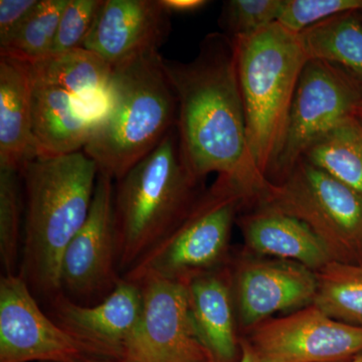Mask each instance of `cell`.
<instances>
[{"label": "cell", "mask_w": 362, "mask_h": 362, "mask_svg": "<svg viewBox=\"0 0 362 362\" xmlns=\"http://www.w3.org/2000/svg\"><path fill=\"white\" fill-rule=\"evenodd\" d=\"M177 99L178 141L187 168L199 180L211 173L238 183L255 202L267 181L250 156L235 42L211 33L188 63L164 59Z\"/></svg>", "instance_id": "cell-1"}, {"label": "cell", "mask_w": 362, "mask_h": 362, "mask_svg": "<svg viewBox=\"0 0 362 362\" xmlns=\"http://www.w3.org/2000/svg\"><path fill=\"white\" fill-rule=\"evenodd\" d=\"M20 175L25 213L18 275L37 299L47 303L61 293L62 259L89 216L99 169L78 151L35 157Z\"/></svg>", "instance_id": "cell-2"}, {"label": "cell", "mask_w": 362, "mask_h": 362, "mask_svg": "<svg viewBox=\"0 0 362 362\" xmlns=\"http://www.w3.org/2000/svg\"><path fill=\"white\" fill-rule=\"evenodd\" d=\"M177 99L159 52L113 66L106 106L84 148L100 175L121 180L176 127Z\"/></svg>", "instance_id": "cell-3"}, {"label": "cell", "mask_w": 362, "mask_h": 362, "mask_svg": "<svg viewBox=\"0 0 362 362\" xmlns=\"http://www.w3.org/2000/svg\"><path fill=\"white\" fill-rule=\"evenodd\" d=\"M187 168L173 128L114 185L113 221L121 275L185 220L204 189Z\"/></svg>", "instance_id": "cell-4"}, {"label": "cell", "mask_w": 362, "mask_h": 362, "mask_svg": "<svg viewBox=\"0 0 362 362\" xmlns=\"http://www.w3.org/2000/svg\"><path fill=\"white\" fill-rule=\"evenodd\" d=\"M233 40L250 156L268 180L282 147L293 98L309 57L300 35L278 23L251 37Z\"/></svg>", "instance_id": "cell-5"}, {"label": "cell", "mask_w": 362, "mask_h": 362, "mask_svg": "<svg viewBox=\"0 0 362 362\" xmlns=\"http://www.w3.org/2000/svg\"><path fill=\"white\" fill-rule=\"evenodd\" d=\"M249 202L251 197L235 181L218 176L185 220L122 278L135 283L146 277L188 283L226 266L233 223Z\"/></svg>", "instance_id": "cell-6"}, {"label": "cell", "mask_w": 362, "mask_h": 362, "mask_svg": "<svg viewBox=\"0 0 362 362\" xmlns=\"http://www.w3.org/2000/svg\"><path fill=\"white\" fill-rule=\"evenodd\" d=\"M255 202L302 221L333 261L362 265V195L306 159L278 182L267 181Z\"/></svg>", "instance_id": "cell-7"}, {"label": "cell", "mask_w": 362, "mask_h": 362, "mask_svg": "<svg viewBox=\"0 0 362 362\" xmlns=\"http://www.w3.org/2000/svg\"><path fill=\"white\" fill-rule=\"evenodd\" d=\"M362 88L337 66L309 59L288 117L282 147L268 175L278 182L301 160L307 150L338 125L357 116Z\"/></svg>", "instance_id": "cell-8"}, {"label": "cell", "mask_w": 362, "mask_h": 362, "mask_svg": "<svg viewBox=\"0 0 362 362\" xmlns=\"http://www.w3.org/2000/svg\"><path fill=\"white\" fill-rule=\"evenodd\" d=\"M137 283L141 288V312L124 350V359L129 362L213 359L195 327L187 283L160 277H146Z\"/></svg>", "instance_id": "cell-9"}, {"label": "cell", "mask_w": 362, "mask_h": 362, "mask_svg": "<svg viewBox=\"0 0 362 362\" xmlns=\"http://www.w3.org/2000/svg\"><path fill=\"white\" fill-rule=\"evenodd\" d=\"M114 180L98 175L87 221L62 259V294L81 305H94L115 290L119 271L113 221Z\"/></svg>", "instance_id": "cell-10"}, {"label": "cell", "mask_w": 362, "mask_h": 362, "mask_svg": "<svg viewBox=\"0 0 362 362\" xmlns=\"http://www.w3.org/2000/svg\"><path fill=\"white\" fill-rule=\"evenodd\" d=\"M244 339L261 362H345L362 354V328L334 320L314 304L257 324Z\"/></svg>", "instance_id": "cell-11"}, {"label": "cell", "mask_w": 362, "mask_h": 362, "mask_svg": "<svg viewBox=\"0 0 362 362\" xmlns=\"http://www.w3.org/2000/svg\"><path fill=\"white\" fill-rule=\"evenodd\" d=\"M87 356L92 350L42 311L21 275L1 276L0 362H77Z\"/></svg>", "instance_id": "cell-12"}, {"label": "cell", "mask_w": 362, "mask_h": 362, "mask_svg": "<svg viewBox=\"0 0 362 362\" xmlns=\"http://www.w3.org/2000/svg\"><path fill=\"white\" fill-rule=\"evenodd\" d=\"M230 271L235 313L245 329L315 299V272L296 262L244 255Z\"/></svg>", "instance_id": "cell-13"}, {"label": "cell", "mask_w": 362, "mask_h": 362, "mask_svg": "<svg viewBox=\"0 0 362 362\" xmlns=\"http://www.w3.org/2000/svg\"><path fill=\"white\" fill-rule=\"evenodd\" d=\"M141 303L140 285L123 278L100 303L77 304L62 293L47 302L49 316L69 334L89 347L95 356L115 359H124Z\"/></svg>", "instance_id": "cell-14"}, {"label": "cell", "mask_w": 362, "mask_h": 362, "mask_svg": "<svg viewBox=\"0 0 362 362\" xmlns=\"http://www.w3.org/2000/svg\"><path fill=\"white\" fill-rule=\"evenodd\" d=\"M160 0H103L84 47L112 66L159 52L171 30Z\"/></svg>", "instance_id": "cell-15"}, {"label": "cell", "mask_w": 362, "mask_h": 362, "mask_svg": "<svg viewBox=\"0 0 362 362\" xmlns=\"http://www.w3.org/2000/svg\"><path fill=\"white\" fill-rule=\"evenodd\" d=\"M243 214L239 223L252 256L296 262L316 272L333 261L320 239L305 223L267 204Z\"/></svg>", "instance_id": "cell-16"}, {"label": "cell", "mask_w": 362, "mask_h": 362, "mask_svg": "<svg viewBox=\"0 0 362 362\" xmlns=\"http://www.w3.org/2000/svg\"><path fill=\"white\" fill-rule=\"evenodd\" d=\"M28 62L0 57V169L20 173L37 157Z\"/></svg>", "instance_id": "cell-17"}, {"label": "cell", "mask_w": 362, "mask_h": 362, "mask_svg": "<svg viewBox=\"0 0 362 362\" xmlns=\"http://www.w3.org/2000/svg\"><path fill=\"white\" fill-rule=\"evenodd\" d=\"M187 285L190 311L202 342L214 361H233L239 340L232 271L221 267L192 279Z\"/></svg>", "instance_id": "cell-18"}, {"label": "cell", "mask_w": 362, "mask_h": 362, "mask_svg": "<svg viewBox=\"0 0 362 362\" xmlns=\"http://www.w3.org/2000/svg\"><path fill=\"white\" fill-rule=\"evenodd\" d=\"M83 108L65 90L33 84V136L37 157L84 151L96 120L88 116Z\"/></svg>", "instance_id": "cell-19"}, {"label": "cell", "mask_w": 362, "mask_h": 362, "mask_svg": "<svg viewBox=\"0 0 362 362\" xmlns=\"http://www.w3.org/2000/svg\"><path fill=\"white\" fill-rule=\"evenodd\" d=\"M33 84L65 90L83 107L106 104L113 66L85 47L51 54L28 63Z\"/></svg>", "instance_id": "cell-20"}, {"label": "cell", "mask_w": 362, "mask_h": 362, "mask_svg": "<svg viewBox=\"0 0 362 362\" xmlns=\"http://www.w3.org/2000/svg\"><path fill=\"white\" fill-rule=\"evenodd\" d=\"M309 59L341 69L362 88V16L350 11L332 16L300 33Z\"/></svg>", "instance_id": "cell-21"}, {"label": "cell", "mask_w": 362, "mask_h": 362, "mask_svg": "<svg viewBox=\"0 0 362 362\" xmlns=\"http://www.w3.org/2000/svg\"><path fill=\"white\" fill-rule=\"evenodd\" d=\"M303 158L362 195L361 119H347L307 150Z\"/></svg>", "instance_id": "cell-22"}, {"label": "cell", "mask_w": 362, "mask_h": 362, "mask_svg": "<svg viewBox=\"0 0 362 362\" xmlns=\"http://www.w3.org/2000/svg\"><path fill=\"white\" fill-rule=\"evenodd\" d=\"M313 304L339 322L362 328V265L331 261L315 272Z\"/></svg>", "instance_id": "cell-23"}, {"label": "cell", "mask_w": 362, "mask_h": 362, "mask_svg": "<svg viewBox=\"0 0 362 362\" xmlns=\"http://www.w3.org/2000/svg\"><path fill=\"white\" fill-rule=\"evenodd\" d=\"M66 2L68 0H39L13 37L0 47V57L32 63L49 56Z\"/></svg>", "instance_id": "cell-24"}, {"label": "cell", "mask_w": 362, "mask_h": 362, "mask_svg": "<svg viewBox=\"0 0 362 362\" xmlns=\"http://www.w3.org/2000/svg\"><path fill=\"white\" fill-rule=\"evenodd\" d=\"M20 178L16 171L0 169V259L4 275H18L20 272L23 252Z\"/></svg>", "instance_id": "cell-25"}, {"label": "cell", "mask_w": 362, "mask_h": 362, "mask_svg": "<svg viewBox=\"0 0 362 362\" xmlns=\"http://www.w3.org/2000/svg\"><path fill=\"white\" fill-rule=\"evenodd\" d=\"M281 6L282 0H228L218 23L230 39H244L277 23Z\"/></svg>", "instance_id": "cell-26"}, {"label": "cell", "mask_w": 362, "mask_h": 362, "mask_svg": "<svg viewBox=\"0 0 362 362\" xmlns=\"http://www.w3.org/2000/svg\"><path fill=\"white\" fill-rule=\"evenodd\" d=\"M362 11V0H282L277 23L300 35L338 14Z\"/></svg>", "instance_id": "cell-27"}, {"label": "cell", "mask_w": 362, "mask_h": 362, "mask_svg": "<svg viewBox=\"0 0 362 362\" xmlns=\"http://www.w3.org/2000/svg\"><path fill=\"white\" fill-rule=\"evenodd\" d=\"M102 2L103 0H68L59 18L51 54L84 47Z\"/></svg>", "instance_id": "cell-28"}, {"label": "cell", "mask_w": 362, "mask_h": 362, "mask_svg": "<svg viewBox=\"0 0 362 362\" xmlns=\"http://www.w3.org/2000/svg\"><path fill=\"white\" fill-rule=\"evenodd\" d=\"M39 0L0 1V47L6 45L18 30Z\"/></svg>", "instance_id": "cell-29"}, {"label": "cell", "mask_w": 362, "mask_h": 362, "mask_svg": "<svg viewBox=\"0 0 362 362\" xmlns=\"http://www.w3.org/2000/svg\"><path fill=\"white\" fill-rule=\"evenodd\" d=\"M169 13H192L201 11L209 4L206 0H160Z\"/></svg>", "instance_id": "cell-30"}, {"label": "cell", "mask_w": 362, "mask_h": 362, "mask_svg": "<svg viewBox=\"0 0 362 362\" xmlns=\"http://www.w3.org/2000/svg\"><path fill=\"white\" fill-rule=\"evenodd\" d=\"M240 362H261L255 350L252 349L251 345L246 339H242L240 341Z\"/></svg>", "instance_id": "cell-31"}, {"label": "cell", "mask_w": 362, "mask_h": 362, "mask_svg": "<svg viewBox=\"0 0 362 362\" xmlns=\"http://www.w3.org/2000/svg\"><path fill=\"white\" fill-rule=\"evenodd\" d=\"M77 362H129L125 359L108 358V357H100L94 356H87L81 358Z\"/></svg>", "instance_id": "cell-32"}, {"label": "cell", "mask_w": 362, "mask_h": 362, "mask_svg": "<svg viewBox=\"0 0 362 362\" xmlns=\"http://www.w3.org/2000/svg\"><path fill=\"white\" fill-rule=\"evenodd\" d=\"M345 362H362V354L358 356H354V358L349 359V361Z\"/></svg>", "instance_id": "cell-33"}, {"label": "cell", "mask_w": 362, "mask_h": 362, "mask_svg": "<svg viewBox=\"0 0 362 362\" xmlns=\"http://www.w3.org/2000/svg\"><path fill=\"white\" fill-rule=\"evenodd\" d=\"M357 116H358V117H359V118H361V120H362V104H361V107H359V110H358V112H357Z\"/></svg>", "instance_id": "cell-34"}, {"label": "cell", "mask_w": 362, "mask_h": 362, "mask_svg": "<svg viewBox=\"0 0 362 362\" xmlns=\"http://www.w3.org/2000/svg\"><path fill=\"white\" fill-rule=\"evenodd\" d=\"M201 362H216V361H213V359H209V361H201Z\"/></svg>", "instance_id": "cell-35"}, {"label": "cell", "mask_w": 362, "mask_h": 362, "mask_svg": "<svg viewBox=\"0 0 362 362\" xmlns=\"http://www.w3.org/2000/svg\"><path fill=\"white\" fill-rule=\"evenodd\" d=\"M361 16H362V11H361Z\"/></svg>", "instance_id": "cell-36"}]
</instances>
